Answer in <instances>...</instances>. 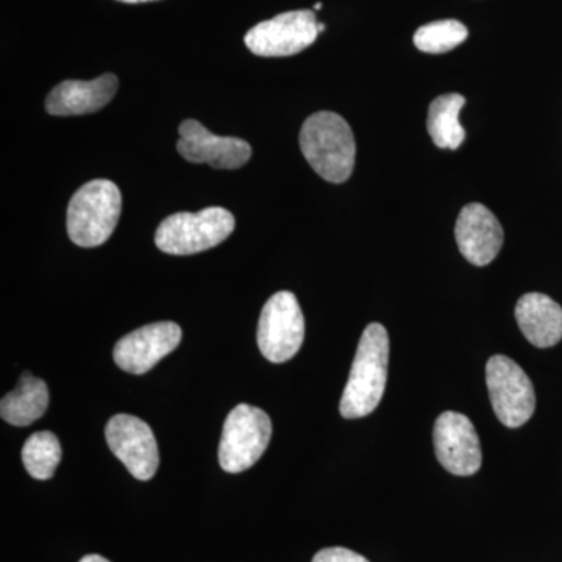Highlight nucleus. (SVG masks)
<instances>
[{
  "instance_id": "21",
  "label": "nucleus",
  "mask_w": 562,
  "mask_h": 562,
  "mask_svg": "<svg viewBox=\"0 0 562 562\" xmlns=\"http://www.w3.org/2000/svg\"><path fill=\"white\" fill-rule=\"evenodd\" d=\"M79 562H111L106 560V558L101 557V554H87V557L81 558Z\"/></svg>"
},
{
  "instance_id": "13",
  "label": "nucleus",
  "mask_w": 562,
  "mask_h": 562,
  "mask_svg": "<svg viewBox=\"0 0 562 562\" xmlns=\"http://www.w3.org/2000/svg\"><path fill=\"white\" fill-rule=\"evenodd\" d=\"M458 249L475 266H487L503 247V228L497 217L482 203H469L461 210L454 227Z\"/></svg>"
},
{
  "instance_id": "7",
  "label": "nucleus",
  "mask_w": 562,
  "mask_h": 562,
  "mask_svg": "<svg viewBox=\"0 0 562 562\" xmlns=\"http://www.w3.org/2000/svg\"><path fill=\"white\" fill-rule=\"evenodd\" d=\"M486 384L492 408L505 427L519 428L536 409L535 387L530 376L505 355H495L486 364Z\"/></svg>"
},
{
  "instance_id": "3",
  "label": "nucleus",
  "mask_w": 562,
  "mask_h": 562,
  "mask_svg": "<svg viewBox=\"0 0 562 562\" xmlns=\"http://www.w3.org/2000/svg\"><path fill=\"white\" fill-rule=\"evenodd\" d=\"M121 206V191L113 181L99 179L85 183L68 206L70 241L85 249L109 241L120 222Z\"/></svg>"
},
{
  "instance_id": "15",
  "label": "nucleus",
  "mask_w": 562,
  "mask_h": 562,
  "mask_svg": "<svg viewBox=\"0 0 562 562\" xmlns=\"http://www.w3.org/2000/svg\"><path fill=\"white\" fill-rule=\"evenodd\" d=\"M516 319L525 338L538 349H549L562 339V308L549 295H522L516 305Z\"/></svg>"
},
{
  "instance_id": "12",
  "label": "nucleus",
  "mask_w": 562,
  "mask_h": 562,
  "mask_svg": "<svg viewBox=\"0 0 562 562\" xmlns=\"http://www.w3.org/2000/svg\"><path fill=\"white\" fill-rule=\"evenodd\" d=\"M179 133L177 150L187 161L206 162L214 169H239L250 160L251 147L247 140L213 135L199 121L181 122Z\"/></svg>"
},
{
  "instance_id": "18",
  "label": "nucleus",
  "mask_w": 562,
  "mask_h": 562,
  "mask_svg": "<svg viewBox=\"0 0 562 562\" xmlns=\"http://www.w3.org/2000/svg\"><path fill=\"white\" fill-rule=\"evenodd\" d=\"M61 461V446L50 431L32 435L22 447V462L25 471L36 480H49Z\"/></svg>"
},
{
  "instance_id": "16",
  "label": "nucleus",
  "mask_w": 562,
  "mask_h": 562,
  "mask_svg": "<svg viewBox=\"0 0 562 562\" xmlns=\"http://www.w3.org/2000/svg\"><path fill=\"white\" fill-rule=\"evenodd\" d=\"M49 406V390L41 379L24 372L16 390L0 402V416L14 427H29L41 419Z\"/></svg>"
},
{
  "instance_id": "8",
  "label": "nucleus",
  "mask_w": 562,
  "mask_h": 562,
  "mask_svg": "<svg viewBox=\"0 0 562 562\" xmlns=\"http://www.w3.org/2000/svg\"><path fill=\"white\" fill-rule=\"evenodd\" d=\"M317 25L312 10L288 11L255 25L244 36V43L258 57H291L317 40Z\"/></svg>"
},
{
  "instance_id": "6",
  "label": "nucleus",
  "mask_w": 562,
  "mask_h": 562,
  "mask_svg": "<svg viewBox=\"0 0 562 562\" xmlns=\"http://www.w3.org/2000/svg\"><path fill=\"white\" fill-rule=\"evenodd\" d=\"M305 339V317L297 297L290 291L273 294L262 306L257 341L262 357L273 364L290 361Z\"/></svg>"
},
{
  "instance_id": "2",
  "label": "nucleus",
  "mask_w": 562,
  "mask_h": 562,
  "mask_svg": "<svg viewBox=\"0 0 562 562\" xmlns=\"http://www.w3.org/2000/svg\"><path fill=\"white\" fill-rule=\"evenodd\" d=\"M301 149L322 179L336 184L350 179L357 143L350 125L339 114L317 111L303 122Z\"/></svg>"
},
{
  "instance_id": "11",
  "label": "nucleus",
  "mask_w": 562,
  "mask_h": 562,
  "mask_svg": "<svg viewBox=\"0 0 562 562\" xmlns=\"http://www.w3.org/2000/svg\"><path fill=\"white\" fill-rule=\"evenodd\" d=\"M181 336L183 331L176 322L144 325L116 342L114 362L124 372L143 375L179 347Z\"/></svg>"
},
{
  "instance_id": "5",
  "label": "nucleus",
  "mask_w": 562,
  "mask_h": 562,
  "mask_svg": "<svg viewBox=\"0 0 562 562\" xmlns=\"http://www.w3.org/2000/svg\"><path fill=\"white\" fill-rule=\"evenodd\" d=\"M272 422L257 406H235L222 428L220 464L225 472L239 473L250 469L268 449Z\"/></svg>"
},
{
  "instance_id": "20",
  "label": "nucleus",
  "mask_w": 562,
  "mask_h": 562,
  "mask_svg": "<svg viewBox=\"0 0 562 562\" xmlns=\"http://www.w3.org/2000/svg\"><path fill=\"white\" fill-rule=\"evenodd\" d=\"M313 562H371L366 560L362 554L353 550L344 549V547H330V549L321 550L313 558Z\"/></svg>"
},
{
  "instance_id": "22",
  "label": "nucleus",
  "mask_w": 562,
  "mask_h": 562,
  "mask_svg": "<svg viewBox=\"0 0 562 562\" xmlns=\"http://www.w3.org/2000/svg\"><path fill=\"white\" fill-rule=\"evenodd\" d=\"M120 2H124V3H144V2H155V0H120Z\"/></svg>"
},
{
  "instance_id": "19",
  "label": "nucleus",
  "mask_w": 562,
  "mask_h": 562,
  "mask_svg": "<svg viewBox=\"0 0 562 562\" xmlns=\"http://www.w3.org/2000/svg\"><path fill=\"white\" fill-rule=\"evenodd\" d=\"M468 36V27L460 21H436L414 33V46L425 54H446L464 43Z\"/></svg>"
},
{
  "instance_id": "23",
  "label": "nucleus",
  "mask_w": 562,
  "mask_h": 562,
  "mask_svg": "<svg viewBox=\"0 0 562 562\" xmlns=\"http://www.w3.org/2000/svg\"><path fill=\"white\" fill-rule=\"evenodd\" d=\"M317 29H319V33L325 31V24L317 25Z\"/></svg>"
},
{
  "instance_id": "17",
  "label": "nucleus",
  "mask_w": 562,
  "mask_h": 562,
  "mask_svg": "<svg viewBox=\"0 0 562 562\" xmlns=\"http://www.w3.org/2000/svg\"><path fill=\"white\" fill-rule=\"evenodd\" d=\"M464 105L465 99L461 94L439 95L431 102L427 127L439 149L457 150L464 143L465 132L460 124V111Z\"/></svg>"
},
{
  "instance_id": "4",
  "label": "nucleus",
  "mask_w": 562,
  "mask_h": 562,
  "mask_svg": "<svg viewBox=\"0 0 562 562\" xmlns=\"http://www.w3.org/2000/svg\"><path fill=\"white\" fill-rule=\"evenodd\" d=\"M235 216L221 206H210L199 213L171 214L155 233L158 249L169 255H194L213 249L235 231Z\"/></svg>"
},
{
  "instance_id": "10",
  "label": "nucleus",
  "mask_w": 562,
  "mask_h": 562,
  "mask_svg": "<svg viewBox=\"0 0 562 562\" xmlns=\"http://www.w3.org/2000/svg\"><path fill=\"white\" fill-rule=\"evenodd\" d=\"M432 442L436 458L452 475L471 476L482 468L483 453L479 432L464 414L442 413L435 422Z\"/></svg>"
},
{
  "instance_id": "14",
  "label": "nucleus",
  "mask_w": 562,
  "mask_h": 562,
  "mask_svg": "<svg viewBox=\"0 0 562 562\" xmlns=\"http://www.w3.org/2000/svg\"><path fill=\"white\" fill-rule=\"evenodd\" d=\"M120 80L114 74H103L98 79L66 80L54 88L46 99V111L52 116H81L95 113L109 105L116 95Z\"/></svg>"
},
{
  "instance_id": "24",
  "label": "nucleus",
  "mask_w": 562,
  "mask_h": 562,
  "mask_svg": "<svg viewBox=\"0 0 562 562\" xmlns=\"http://www.w3.org/2000/svg\"><path fill=\"white\" fill-rule=\"evenodd\" d=\"M321 9H322V3L317 2L316 5H314V10H321Z\"/></svg>"
},
{
  "instance_id": "1",
  "label": "nucleus",
  "mask_w": 562,
  "mask_h": 562,
  "mask_svg": "<svg viewBox=\"0 0 562 562\" xmlns=\"http://www.w3.org/2000/svg\"><path fill=\"white\" fill-rule=\"evenodd\" d=\"M390 364V336L382 324H369L362 331L349 382L339 412L344 419H361L382 402Z\"/></svg>"
},
{
  "instance_id": "9",
  "label": "nucleus",
  "mask_w": 562,
  "mask_h": 562,
  "mask_svg": "<svg viewBox=\"0 0 562 562\" xmlns=\"http://www.w3.org/2000/svg\"><path fill=\"white\" fill-rule=\"evenodd\" d=\"M105 438L111 452L136 480L147 482L157 473L158 443L146 422L131 414H116L106 424Z\"/></svg>"
}]
</instances>
